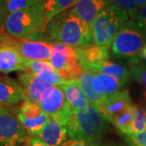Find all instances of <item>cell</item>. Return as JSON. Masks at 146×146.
Returning a JSON list of instances; mask_svg holds the SVG:
<instances>
[{
	"mask_svg": "<svg viewBox=\"0 0 146 146\" xmlns=\"http://www.w3.org/2000/svg\"><path fill=\"white\" fill-rule=\"evenodd\" d=\"M49 38L75 49L93 45L92 30L82 20L69 10L54 17L46 25Z\"/></svg>",
	"mask_w": 146,
	"mask_h": 146,
	"instance_id": "cell-1",
	"label": "cell"
},
{
	"mask_svg": "<svg viewBox=\"0 0 146 146\" xmlns=\"http://www.w3.org/2000/svg\"><path fill=\"white\" fill-rule=\"evenodd\" d=\"M68 139L98 142L108 128V121L99 110L89 104L69 113L66 122Z\"/></svg>",
	"mask_w": 146,
	"mask_h": 146,
	"instance_id": "cell-2",
	"label": "cell"
},
{
	"mask_svg": "<svg viewBox=\"0 0 146 146\" xmlns=\"http://www.w3.org/2000/svg\"><path fill=\"white\" fill-rule=\"evenodd\" d=\"M46 25L43 3H37L29 8L8 14L3 29L11 37L34 39Z\"/></svg>",
	"mask_w": 146,
	"mask_h": 146,
	"instance_id": "cell-3",
	"label": "cell"
},
{
	"mask_svg": "<svg viewBox=\"0 0 146 146\" xmlns=\"http://www.w3.org/2000/svg\"><path fill=\"white\" fill-rule=\"evenodd\" d=\"M146 32L134 20L126 21L111 43L112 54L127 58L131 65L138 64L140 53L145 45Z\"/></svg>",
	"mask_w": 146,
	"mask_h": 146,
	"instance_id": "cell-4",
	"label": "cell"
},
{
	"mask_svg": "<svg viewBox=\"0 0 146 146\" xmlns=\"http://www.w3.org/2000/svg\"><path fill=\"white\" fill-rule=\"evenodd\" d=\"M127 21L126 11L114 3L106 7L97 16L92 26L94 45L109 49L121 26Z\"/></svg>",
	"mask_w": 146,
	"mask_h": 146,
	"instance_id": "cell-5",
	"label": "cell"
},
{
	"mask_svg": "<svg viewBox=\"0 0 146 146\" xmlns=\"http://www.w3.org/2000/svg\"><path fill=\"white\" fill-rule=\"evenodd\" d=\"M49 62L65 82L77 81L84 69L80 64L75 48L54 42Z\"/></svg>",
	"mask_w": 146,
	"mask_h": 146,
	"instance_id": "cell-6",
	"label": "cell"
},
{
	"mask_svg": "<svg viewBox=\"0 0 146 146\" xmlns=\"http://www.w3.org/2000/svg\"><path fill=\"white\" fill-rule=\"evenodd\" d=\"M25 138L26 131L16 113L4 107L0 112V146H20Z\"/></svg>",
	"mask_w": 146,
	"mask_h": 146,
	"instance_id": "cell-7",
	"label": "cell"
},
{
	"mask_svg": "<svg viewBox=\"0 0 146 146\" xmlns=\"http://www.w3.org/2000/svg\"><path fill=\"white\" fill-rule=\"evenodd\" d=\"M39 106L50 118L58 120L65 125L69 113L72 111L68 106L63 90L54 85L44 92Z\"/></svg>",
	"mask_w": 146,
	"mask_h": 146,
	"instance_id": "cell-8",
	"label": "cell"
},
{
	"mask_svg": "<svg viewBox=\"0 0 146 146\" xmlns=\"http://www.w3.org/2000/svg\"><path fill=\"white\" fill-rule=\"evenodd\" d=\"M10 44L22 57L28 60L49 61L52 52L53 43L29 38H14L9 36Z\"/></svg>",
	"mask_w": 146,
	"mask_h": 146,
	"instance_id": "cell-9",
	"label": "cell"
},
{
	"mask_svg": "<svg viewBox=\"0 0 146 146\" xmlns=\"http://www.w3.org/2000/svg\"><path fill=\"white\" fill-rule=\"evenodd\" d=\"M16 115L24 128L32 136H34L42 130L50 119V116L42 110L39 104L28 100L23 102Z\"/></svg>",
	"mask_w": 146,
	"mask_h": 146,
	"instance_id": "cell-10",
	"label": "cell"
},
{
	"mask_svg": "<svg viewBox=\"0 0 146 146\" xmlns=\"http://www.w3.org/2000/svg\"><path fill=\"white\" fill-rule=\"evenodd\" d=\"M132 106L129 92L125 89L106 98L98 110L109 123H112L118 115L130 109Z\"/></svg>",
	"mask_w": 146,
	"mask_h": 146,
	"instance_id": "cell-11",
	"label": "cell"
},
{
	"mask_svg": "<svg viewBox=\"0 0 146 146\" xmlns=\"http://www.w3.org/2000/svg\"><path fill=\"white\" fill-rule=\"evenodd\" d=\"M33 137L47 146H61L68 140V129L65 124L50 118L42 130Z\"/></svg>",
	"mask_w": 146,
	"mask_h": 146,
	"instance_id": "cell-12",
	"label": "cell"
},
{
	"mask_svg": "<svg viewBox=\"0 0 146 146\" xmlns=\"http://www.w3.org/2000/svg\"><path fill=\"white\" fill-rule=\"evenodd\" d=\"M19 80L25 93L27 100L36 104H39L44 92L50 86H53L29 71L20 74Z\"/></svg>",
	"mask_w": 146,
	"mask_h": 146,
	"instance_id": "cell-13",
	"label": "cell"
},
{
	"mask_svg": "<svg viewBox=\"0 0 146 146\" xmlns=\"http://www.w3.org/2000/svg\"><path fill=\"white\" fill-rule=\"evenodd\" d=\"M109 5L110 4L107 0H78L70 11L86 23L92 30V26L97 16Z\"/></svg>",
	"mask_w": 146,
	"mask_h": 146,
	"instance_id": "cell-14",
	"label": "cell"
},
{
	"mask_svg": "<svg viewBox=\"0 0 146 146\" xmlns=\"http://www.w3.org/2000/svg\"><path fill=\"white\" fill-rule=\"evenodd\" d=\"M27 100L26 95L21 84L13 79L0 77V105L11 106L24 102Z\"/></svg>",
	"mask_w": 146,
	"mask_h": 146,
	"instance_id": "cell-15",
	"label": "cell"
},
{
	"mask_svg": "<svg viewBox=\"0 0 146 146\" xmlns=\"http://www.w3.org/2000/svg\"><path fill=\"white\" fill-rule=\"evenodd\" d=\"M80 64L84 70L105 73L114 76L119 80L123 86H124L131 79L130 71L127 68L118 63L110 62L108 60L92 63L80 62Z\"/></svg>",
	"mask_w": 146,
	"mask_h": 146,
	"instance_id": "cell-16",
	"label": "cell"
},
{
	"mask_svg": "<svg viewBox=\"0 0 146 146\" xmlns=\"http://www.w3.org/2000/svg\"><path fill=\"white\" fill-rule=\"evenodd\" d=\"M25 58L8 43L0 50V72L9 73L12 72H27Z\"/></svg>",
	"mask_w": 146,
	"mask_h": 146,
	"instance_id": "cell-17",
	"label": "cell"
},
{
	"mask_svg": "<svg viewBox=\"0 0 146 146\" xmlns=\"http://www.w3.org/2000/svg\"><path fill=\"white\" fill-rule=\"evenodd\" d=\"M77 81L81 89H83L84 93L86 95L90 104L98 109L105 100V98L100 92L95 80L94 72L84 69Z\"/></svg>",
	"mask_w": 146,
	"mask_h": 146,
	"instance_id": "cell-18",
	"label": "cell"
},
{
	"mask_svg": "<svg viewBox=\"0 0 146 146\" xmlns=\"http://www.w3.org/2000/svg\"><path fill=\"white\" fill-rule=\"evenodd\" d=\"M58 87L63 90L67 103L72 110L81 109L90 104L78 81L65 82Z\"/></svg>",
	"mask_w": 146,
	"mask_h": 146,
	"instance_id": "cell-19",
	"label": "cell"
},
{
	"mask_svg": "<svg viewBox=\"0 0 146 146\" xmlns=\"http://www.w3.org/2000/svg\"><path fill=\"white\" fill-rule=\"evenodd\" d=\"M80 62L97 63L100 61L108 60L110 58L109 50L97 45H92L86 48L76 49Z\"/></svg>",
	"mask_w": 146,
	"mask_h": 146,
	"instance_id": "cell-20",
	"label": "cell"
},
{
	"mask_svg": "<svg viewBox=\"0 0 146 146\" xmlns=\"http://www.w3.org/2000/svg\"><path fill=\"white\" fill-rule=\"evenodd\" d=\"M94 72L100 92L105 98L119 91V89L123 87L118 79L110 75L97 72Z\"/></svg>",
	"mask_w": 146,
	"mask_h": 146,
	"instance_id": "cell-21",
	"label": "cell"
},
{
	"mask_svg": "<svg viewBox=\"0 0 146 146\" xmlns=\"http://www.w3.org/2000/svg\"><path fill=\"white\" fill-rule=\"evenodd\" d=\"M77 1L78 0H44L43 7L47 24L54 17L74 7Z\"/></svg>",
	"mask_w": 146,
	"mask_h": 146,
	"instance_id": "cell-22",
	"label": "cell"
},
{
	"mask_svg": "<svg viewBox=\"0 0 146 146\" xmlns=\"http://www.w3.org/2000/svg\"><path fill=\"white\" fill-rule=\"evenodd\" d=\"M132 120H133V113H132V107H131L130 109L127 110L122 114L118 115L113 120L112 123L114 124L115 128L120 134L127 136L131 134Z\"/></svg>",
	"mask_w": 146,
	"mask_h": 146,
	"instance_id": "cell-23",
	"label": "cell"
},
{
	"mask_svg": "<svg viewBox=\"0 0 146 146\" xmlns=\"http://www.w3.org/2000/svg\"><path fill=\"white\" fill-rule=\"evenodd\" d=\"M132 113L133 120L131 134L146 130V109L139 105H133Z\"/></svg>",
	"mask_w": 146,
	"mask_h": 146,
	"instance_id": "cell-24",
	"label": "cell"
},
{
	"mask_svg": "<svg viewBox=\"0 0 146 146\" xmlns=\"http://www.w3.org/2000/svg\"><path fill=\"white\" fill-rule=\"evenodd\" d=\"M36 3L37 2L34 0H4L6 12L8 14L29 8Z\"/></svg>",
	"mask_w": 146,
	"mask_h": 146,
	"instance_id": "cell-25",
	"label": "cell"
},
{
	"mask_svg": "<svg viewBox=\"0 0 146 146\" xmlns=\"http://www.w3.org/2000/svg\"><path fill=\"white\" fill-rule=\"evenodd\" d=\"M114 3V4L121 7L126 11L128 16H130L131 20H135L136 15L139 11V7L136 5L135 0H110Z\"/></svg>",
	"mask_w": 146,
	"mask_h": 146,
	"instance_id": "cell-26",
	"label": "cell"
},
{
	"mask_svg": "<svg viewBox=\"0 0 146 146\" xmlns=\"http://www.w3.org/2000/svg\"><path fill=\"white\" fill-rule=\"evenodd\" d=\"M37 76L50 85L59 86L65 83V81L63 80L62 76L59 75V73L56 72L54 69L44 71Z\"/></svg>",
	"mask_w": 146,
	"mask_h": 146,
	"instance_id": "cell-27",
	"label": "cell"
},
{
	"mask_svg": "<svg viewBox=\"0 0 146 146\" xmlns=\"http://www.w3.org/2000/svg\"><path fill=\"white\" fill-rule=\"evenodd\" d=\"M25 66L28 71L36 75H39L41 72L46 70L54 69L49 61H36L25 59Z\"/></svg>",
	"mask_w": 146,
	"mask_h": 146,
	"instance_id": "cell-28",
	"label": "cell"
},
{
	"mask_svg": "<svg viewBox=\"0 0 146 146\" xmlns=\"http://www.w3.org/2000/svg\"><path fill=\"white\" fill-rule=\"evenodd\" d=\"M131 73V77L133 78L138 83H140L146 89V68L145 66L136 64L131 65L129 69Z\"/></svg>",
	"mask_w": 146,
	"mask_h": 146,
	"instance_id": "cell-29",
	"label": "cell"
},
{
	"mask_svg": "<svg viewBox=\"0 0 146 146\" xmlns=\"http://www.w3.org/2000/svg\"><path fill=\"white\" fill-rule=\"evenodd\" d=\"M130 146H146V130L124 136Z\"/></svg>",
	"mask_w": 146,
	"mask_h": 146,
	"instance_id": "cell-30",
	"label": "cell"
},
{
	"mask_svg": "<svg viewBox=\"0 0 146 146\" xmlns=\"http://www.w3.org/2000/svg\"><path fill=\"white\" fill-rule=\"evenodd\" d=\"M61 146H102L98 142H87L83 141H76L68 139Z\"/></svg>",
	"mask_w": 146,
	"mask_h": 146,
	"instance_id": "cell-31",
	"label": "cell"
},
{
	"mask_svg": "<svg viewBox=\"0 0 146 146\" xmlns=\"http://www.w3.org/2000/svg\"><path fill=\"white\" fill-rule=\"evenodd\" d=\"M134 21H136L137 24L142 27L143 29L146 32V5L139 9L136 19Z\"/></svg>",
	"mask_w": 146,
	"mask_h": 146,
	"instance_id": "cell-32",
	"label": "cell"
},
{
	"mask_svg": "<svg viewBox=\"0 0 146 146\" xmlns=\"http://www.w3.org/2000/svg\"><path fill=\"white\" fill-rule=\"evenodd\" d=\"M28 145H29V146H47L44 143H42V141H40L39 140L34 138V137H32L31 139L29 140Z\"/></svg>",
	"mask_w": 146,
	"mask_h": 146,
	"instance_id": "cell-33",
	"label": "cell"
},
{
	"mask_svg": "<svg viewBox=\"0 0 146 146\" xmlns=\"http://www.w3.org/2000/svg\"><path fill=\"white\" fill-rule=\"evenodd\" d=\"M7 13L5 10V7H4V0H0V22L4 20V16Z\"/></svg>",
	"mask_w": 146,
	"mask_h": 146,
	"instance_id": "cell-34",
	"label": "cell"
},
{
	"mask_svg": "<svg viewBox=\"0 0 146 146\" xmlns=\"http://www.w3.org/2000/svg\"><path fill=\"white\" fill-rule=\"evenodd\" d=\"M7 43H8V36H1L0 35V50L3 46H5Z\"/></svg>",
	"mask_w": 146,
	"mask_h": 146,
	"instance_id": "cell-35",
	"label": "cell"
},
{
	"mask_svg": "<svg viewBox=\"0 0 146 146\" xmlns=\"http://www.w3.org/2000/svg\"><path fill=\"white\" fill-rule=\"evenodd\" d=\"M135 2H136L137 7H139V9L146 5V0H135Z\"/></svg>",
	"mask_w": 146,
	"mask_h": 146,
	"instance_id": "cell-36",
	"label": "cell"
},
{
	"mask_svg": "<svg viewBox=\"0 0 146 146\" xmlns=\"http://www.w3.org/2000/svg\"><path fill=\"white\" fill-rule=\"evenodd\" d=\"M140 57L143 58L144 59L146 60V43L145 45L144 46V47L142 48L141 53H140Z\"/></svg>",
	"mask_w": 146,
	"mask_h": 146,
	"instance_id": "cell-37",
	"label": "cell"
},
{
	"mask_svg": "<svg viewBox=\"0 0 146 146\" xmlns=\"http://www.w3.org/2000/svg\"><path fill=\"white\" fill-rule=\"evenodd\" d=\"M143 97H144V98H145V100L146 102V91H144V92H143Z\"/></svg>",
	"mask_w": 146,
	"mask_h": 146,
	"instance_id": "cell-38",
	"label": "cell"
},
{
	"mask_svg": "<svg viewBox=\"0 0 146 146\" xmlns=\"http://www.w3.org/2000/svg\"><path fill=\"white\" fill-rule=\"evenodd\" d=\"M34 1H36L37 3H43V1L44 0H34Z\"/></svg>",
	"mask_w": 146,
	"mask_h": 146,
	"instance_id": "cell-39",
	"label": "cell"
},
{
	"mask_svg": "<svg viewBox=\"0 0 146 146\" xmlns=\"http://www.w3.org/2000/svg\"><path fill=\"white\" fill-rule=\"evenodd\" d=\"M3 108H4V106H1V105H0V112L2 111V110L3 109Z\"/></svg>",
	"mask_w": 146,
	"mask_h": 146,
	"instance_id": "cell-40",
	"label": "cell"
},
{
	"mask_svg": "<svg viewBox=\"0 0 146 146\" xmlns=\"http://www.w3.org/2000/svg\"><path fill=\"white\" fill-rule=\"evenodd\" d=\"M27 146H29V145H27Z\"/></svg>",
	"mask_w": 146,
	"mask_h": 146,
	"instance_id": "cell-41",
	"label": "cell"
},
{
	"mask_svg": "<svg viewBox=\"0 0 146 146\" xmlns=\"http://www.w3.org/2000/svg\"><path fill=\"white\" fill-rule=\"evenodd\" d=\"M145 68H146V65H145Z\"/></svg>",
	"mask_w": 146,
	"mask_h": 146,
	"instance_id": "cell-42",
	"label": "cell"
}]
</instances>
